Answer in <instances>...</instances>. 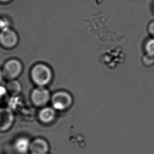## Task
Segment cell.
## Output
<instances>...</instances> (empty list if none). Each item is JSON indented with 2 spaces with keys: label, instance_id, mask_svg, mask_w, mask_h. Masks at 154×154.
Masks as SVG:
<instances>
[{
  "label": "cell",
  "instance_id": "cell-17",
  "mask_svg": "<svg viewBox=\"0 0 154 154\" xmlns=\"http://www.w3.org/2000/svg\"><path fill=\"white\" fill-rule=\"evenodd\" d=\"M12 1L13 0H0V3L3 4H8L12 2Z\"/></svg>",
  "mask_w": 154,
  "mask_h": 154
},
{
  "label": "cell",
  "instance_id": "cell-5",
  "mask_svg": "<svg viewBox=\"0 0 154 154\" xmlns=\"http://www.w3.org/2000/svg\"><path fill=\"white\" fill-rule=\"evenodd\" d=\"M14 121V115L10 109L0 108V133L8 131L12 127Z\"/></svg>",
  "mask_w": 154,
  "mask_h": 154
},
{
  "label": "cell",
  "instance_id": "cell-9",
  "mask_svg": "<svg viewBox=\"0 0 154 154\" xmlns=\"http://www.w3.org/2000/svg\"><path fill=\"white\" fill-rule=\"evenodd\" d=\"M55 117V112L53 108L45 107L40 111L39 118L42 123L48 124L53 121Z\"/></svg>",
  "mask_w": 154,
  "mask_h": 154
},
{
  "label": "cell",
  "instance_id": "cell-15",
  "mask_svg": "<svg viewBox=\"0 0 154 154\" xmlns=\"http://www.w3.org/2000/svg\"><path fill=\"white\" fill-rule=\"evenodd\" d=\"M148 34L152 38H154V21L149 23L147 27Z\"/></svg>",
  "mask_w": 154,
  "mask_h": 154
},
{
  "label": "cell",
  "instance_id": "cell-14",
  "mask_svg": "<svg viewBox=\"0 0 154 154\" xmlns=\"http://www.w3.org/2000/svg\"><path fill=\"white\" fill-rule=\"evenodd\" d=\"M10 26V24L7 19L0 17V31L5 27Z\"/></svg>",
  "mask_w": 154,
  "mask_h": 154
},
{
  "label": "cell",
  "instance_id": "cell-8",
  "mask_svg": "<svg viewBox=\"0 0 154 154\" xmlns=\"http://www.w3.org/2000/svg\"><path fill=\"white\" fill-rule=\"evenodd\" d=\"M31 141L26 137H20L17 138L13 144L15 150L20 154H25L29 152Z\"/></svg>",
  "mask_w": 154,
  "mask_h": 154
},
{
  "label": "cell",
  "instance_id": "cell-7",
  "mask_svg": "<svg viewBox=\"0 0 154 154\" xmlns=\"http://www.w3.org/2000/svg\"><path fill=\"white\" fill-rule=\"evenodd\" d=\"M50 146L46 140L42 138H37L30 143V154H48Z\"/></svg>",
  "mask_w": 154,
  "mask_h": 154
},
{
  "label": "cell",
  "instance_id": "cell-1",
  "mask_svg": "<svg viewBox=\"0 0 154 154\" xmlns=\"http://www.w3.org/2000/svg\"><path fill=\"white\" fill-rule=\"evenodd\" d=\"M31 77L36 85L43 87L48 84L51 81L52 71L46 65L38 64L32 69Z\"/></svg>",
  "mask_w": 154,
  "mask_h": 154
},
{
  "label": "cell",
  "instance_id": "cell-3",
  "mask_svg": "<svg viewBox=\"0 0 154 154\" xmlns=\"http://www.w3.org/2000/svg\"><path fill=\"white\" fill-rule=\"evenodd\" d=\"M19 42L17 32L10 26L5 27L0 31V45L5 49H12Z\"/></svg>",
  "mask_w": 154,
  "mask_h": 154
},
{
  "label": "cell",
  "instance_id": "cell-10",
  "mask_svg": "<svg viewBox=\"0 0 154 154\" xmlns=\"http://www.w3.org/2000/svg\"><path fill=\"white\" fill-rule=\"evenodd\" d=\"M8 94L13 97H17L22 91V86L19 82L13 79L8 81L5 86Z\"/></svg>",
  "mask_w": 154,
  "mask_h": 154
},
{
  "label": "cell",
  "instance_id": "cell-6",
  "mask_svg": "<svg viewBox=\"0 0 154 154\" xmlns=\"http://www.w3.org/2000/svg\"><path fill=\"white\" fill-rule=\"evenodd\" d=\"M50 98V95L48 90L42 86L36 88L32 92V101L35 106L45 105L48 102Z\"/></svg>",
  "mask_w": 154,
  "mask_h": 154
},
{
  "label": "cell",
  "instance_id": "cell-16",
  "mask_svg": "<svg viewBox=\"0 0 154 154\" xmlns=\"http://www.w3.org/2000/svg\"><path fill=\"white\" fill-rule=\"evenodd\" d=\"M4 79H5L2 73V70L0 69V85H2V83L4 81Z\"/></svg>",
  "mask_w": 154,
  "mask_h": 154
},
{
  "label": "cell",
  "instance_id": "cell-12",
  "mask_svg": "<svg viewBox=\"0 0 154 154\" xmlns=\"http://www.w3.org/2000/svg\"><path fill=\"white\" fill-rule=\"evenodd\" d=\"M145 53L154 56V38H151L146 41L144 44Z\"/></svg>",
  "mask_w": 154,
  "mask_h": 154
},
{
  "label": "cell",
  "instance_id": "cell-11",
  "mask_svg": "<svg viewBox=\"0 0 154 154\" xmlns=\"http://www.w3.org/2000/svg\"><path fill=\"white\" fill-rule=\"evenodd\" d=\"M141 62L144 66L152 67L154 65V56L145 53L141 57Z\"/></svg>",
  "mask_w": 154,
  "mask_h": 154
},
{
  "label": "cell",
  "instance_id": "cell-4",
  "mask_svg": "<svg viewBox=\"0 0 154 154\" xmlns=\"http://www.w3.org/2000/svg\"><path fill=\"white\" fill-rule=\"evenodd\" d=\"M73 99L71 95L64 91L55 93L52 97V104L53 108L56 110H66L72 104Z\"/></svg>",
  "mask_w": 154,
  "mask_h": 154
},
{
  "label": "cell",
  "instance_id": "cell-2",
  "mask_svg": "<svg viewBox=\"0 0 154 154\" xmlns=\"http://www.w3.org/2000/svg\"><path fill=\"white\" fill-rule=\"evenodd\" d=\"M1 70L4 79L8 81L13 80L21 74L23 70V65L20 60L12 58L4 63Z\"/></svg>",
  "mask_w": 154,
  "mask_h": 154
},
{
  "label": "cell",
  "instance_id": "cell-13",
  "mask_svg": "<svg viewBox=\"0 0 154 154\" xmlns=\"http://www.w3.org/2000/svg\"><path fill=\"white\" fill-rule=\"evenodd\" d=\"M7 94H8V93L7 92L5 86L0 85V102H1L6 98Z\"/></svg>",
  "mask_w": 154,
  "mask_h": 154
}]
</instances>
